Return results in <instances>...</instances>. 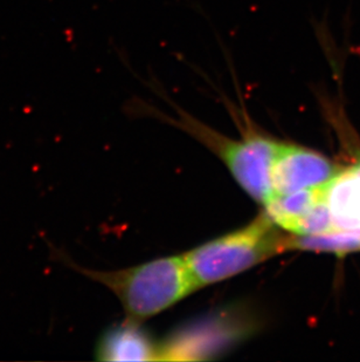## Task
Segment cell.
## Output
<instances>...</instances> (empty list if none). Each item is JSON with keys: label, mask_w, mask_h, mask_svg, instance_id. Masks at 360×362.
Masks as SVG:
<instances>
[{"label": "cell", "mask_w": 360, "mask_h": 362, "mask_svg": "<svg viewBox=\"0 0 360 362\" xmlns=\"http://www.w3.org/2000/svg\"><path fill=\"white\" fill-rule=\"evenodd\" d=\"M96 358L102 361H157L160 360V346L150 338L140 322L126 319L100 339Z\"/></svg>", "instance_id": "5b68a950"}, {"label": "cell", "mask_w": 360, "mask_h": 362, "mask_svg": "<svg viewBox=\"0 0 360 362\" xmlns=\"http://www.w3.org/2000/svg\"><path fill=\"white\" fill-rule=\"evenodd\" d=\"M326 202L337 231L360 233V164L328 183Z\"/></svg>", "instance_id": "8992f818"}, {"label": "cell", "mask_w": 360, "mask_h": 362, "mask_svg": "<svg viewBox=\"0 0 360 362\" xmlns=\"http://www.w3.org/2000/svg\"><path fill=\"white\" fill-rule=\"evenodd\" d=\"M177 114L174 119L160 115L210 148L253 199L261 204L268 201L272 196L270 170L279 141L258 132L247 117L241 139L235 140L217 133L183 110H177Z\"/></svg>", "instance_id": "3957f363"}, {"label": "cell", "mask_w": 360, "mask_h": 362, "mask_svg": "<svg viewBox=\"0 0 360 362\" xmlns=\"http://www.w3.org/2000/svg\"><path fill=\"white\" fill-rule=\"evenodd\" d=\"M335 176L336 169L323 156L306 148L279 142L270 170L272 196L320 187Z\"/></svg>", "instance_id": "277c9868"}, {"label": "cell", "mask_w": 360, "mask_h": 362, "mask_svg": "<svg viewBox=\"0 0 360 362\" xmlns=\"http://www.w3.org/2000/svg\"><path fill=\"white\" fill-rule=\"evenodd\" d=\"M288 240L263 212L241 229L204 243L184 257L201 288L238 276L286 251Z\"/></svg>", "instance_id": "7a4b0ae2"}, {"label": "cell", "mask_w": 360, "mask_h": 362, "mask_svg": "<svg viewBox=\"0 0 360 362\" xmlns=\"http://www.w3.org/2000/svg\"><path fill=\"white\" fill-rule=\"evenodd\" d=\"M55 259L85 277L102 284L121 301L126 319L142 322L160 315L199 288L184 255L150 260L122 270L82 267L51 246Z\"/></svg>", "instance_id": "6da1fadb"}]
</instances>
